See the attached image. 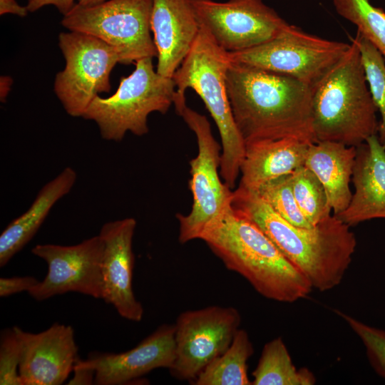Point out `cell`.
Returning <instances> with one entry per match:
<instances>
[{"instance_id":"1","label":"cell","mask_w":385,"mask_h":385,"mask_svg":"<svg viewBox=\"0 0 385 385\" xmlns=\"http://www.w3.org/2000/svg\"><path fill=\"white\" fill-rule=\"evenodd\" d=\"M226 89L245 143L296 138L316 143L312 88L292 77L230 61Z\"/></svg>"},{"instance_id":"2","label":"cell","mask_w":385,"mask_h":385,"mask_svg":"<svg viewBox=\"0 0 385 385\" xmlns=\"http://www.w3.org/2000/svg\"><path fill=\"white\" fill-rule=\"evenodd\" d=\"M232 207L257 225L313 289L330 290L342 281L356 247L350 227L331 215L311 227H297L279 216L255 191H233Z\"/></svg>"},{"instance_id":"3","label":"cell","mask_w":385,"mask_h":385,"mask_svg":"<svg viewBox=\"0 0 385 385\" xmlns=\"http://www.w3.org/2000/svg\"><path fill=\"white\" fill-rule=\"evenodd\" d=\"M200 240L227 269L243 277L265 298L292 303L313 289L263 231L232 206L203 231Z\"/></svg>"},{"instance_id":"4","label":"cell","mask_w":385,"mask_h":385,"mask_svg":"<svg viewBox=\"0 0 385 385\" xmlns=\"http://www.w3.org/2000/svg\"><path fill=\"white\" fill-rule=\"evenodd\" d=\"M312 125L317 141L357 147L378 134L377 108L356 39L312 87Z\"/></svg>"},{"instance_id":"5","label":"cell","mask_w":385,"mask_h":385,"mask_svg":"<svg viewBox=\"0 0 385 385\" xmlns=\"http://www.w3.org/2000/svg\"><path fill=\"white\" fill-rule=\"evenodd\" d=\"M230 63L228 52L200 27L191 50L173 79L178 95L185 96L188 88L196 92L216 123L222 146L220 173L232 189L240 174L246 143L236 126L227 93L225 79Z\"/></svg>"},{"instance_id":"6","label":"cell","mask_w":385,"mask_h":385,"mask_svg":"<svg viewBox=\"0 0 385 385\" xmlns=\"http://www.w3.org/2000/svg\"><path fill=\"white\" fill-rule=\"evenodd\" d=\"M175 91L173 78L155 71L153 58H142L135 62L130 75L120 78L115 93L108 98L96 96L81 118L94 121L106 140L120 142L128 131L142 136L148 132V115L166 113Z\"/></svg>"},{"instance_id":"7","label":"cell","mask_w":385,"mask_h":385,"mask_svg":"<svg viewBox=\"0 0 385 385\" xmlns=\"http://www.w3.org/2000/svg\"><path fill=\"white\" fill-rule=\"evenodd\" d=\"M177 113L194 132L198 152L190 160L189 187L192 195L190 212L178 214V240L186 243L199 239L203 231L232 206L233 191L220 179L222 146L213 137L206 116L189 108L185 96L175 94Z\"/></svg>"},{"instance_id":"8","label":"cell","mask_w":385,"mask_h":385,"mask_svg":"<svg viewBox=\"0 0 385 385\" xmlns=\"http://www.w3.org/2000/svg\"><path fill=\"white\" fill-rule=\"evenodd\" d=\"M153 0H108L92 6L76 3L63 16L68 31L94 36L114 47L121 63L157 57L150 35Z\"/></svg>"},{"instance_id":"9","label":"cell","mask_w":385,"mask_h":385,"mask_svg":"<svg viewBox=\"0 0 385 385\" xmlns=\"http://www.w3.org/2000/svg\"><path fill=\"white\" fill-rule=\"evenodd\" d=\"M58 46L66 64L56 75L53 91L69 115L82 117L99 93L110 92V74L121 57L112 46L78 31L61 33Z\"/></svg>"},{"instance_id":"10","label":"cell","mask_w":385,"mask_h":385,"mask_svg":"<svg viewBox=\"0 0 385 385\" xmlns=\"http://www.w3.org/2000/svg\"><path fill=\"white\" fill-rule=\"evenodd\" d=\"M350 43L322 38L289 24L257 46L229 53L232 62L296 78L311 88L342 57Z\"/></svg>"},{"instance_id":"11","label":"cell","mask_w":385,"mask_h":385,"mask_svg":"<svg viewBox=\"0 0 385 385\" xmlns=\"http://www.w3.org/2000/svg\"><path fill=\"white\" fill-rule=\"evenodd\" d=\"M240 322V314L232 307L213 305L180 313L174 324L175 359L170 374L192 382L228 349Z\"/></svg>"},{"instance_id":"12","label":"cell","mask_w":385,"mask_h":385,"mask_svg":"<svg viewBox=\"0 0 385 385\" xmlns=\"http://www.w3.org/2000/svg\"><path fill=\"white\" fill-rule=\"evenodd\" d=\"M200 27L229 53L260 45L289 24L262 0H190Z\"/></svg>"},{"instance_id":"13","label":"cell","mask_w":385,"mask_h":385,"mask_svg":"<svg viewBox=\"0 0 385 385\" xmlns=\"http://www.w3.org/2000/svg\"><path fill=\"white\" fill-rule=\"evenodd\" d=\"M31 253L48 266L43 281L28 292L36 300L69 292L103 299V242L99 235L73 245H36Z\"/></svg>"},{"instance_id":"14","label":"cell","mask_w":385,"mask_h":385,"mask_svg":"<svg viewBox=\"0 0 385 385\" xmlns=\"http://www.w3.org/2000/svg\"><path fill=\"white\" fill-rule=\"evenodd\" d=\"M135 227V220L126 217L106 222L98 235L103 242L102 299L112 304L122 317L140 322L143 308L132 288L135 262L132 243Z\"/></svg>"},{"instance_id":"15","label":"cell","mask_w":385,"mask_h":385,"mask_svg":"<svg viewBox=\"0 0 385 385\" xmlns=\"http://www.w3.org/2000/svg\"><path fill=\"white\" fill-rule=\"evenodd\" d=\"M15 327L21 346L19 372L22 384H62L78 358L72 327L55 323L37 334Z\"/></svg>"},{"instance_id":"16","label":"cell","mask_w":385,"mask_h":385,"mask_svg":"<svg viewBox=\"0 0 385 385\" xmlns=\"http://www.w3.org/2000/svg\"><path fill=\"white\" fill-rule=\"evenodd\" d=\"M174 325L162 324L136 346L121 353L93 352L76 362L95 371V384H129L158 368L170 369L175 359Z\"/></svg>"},{"instance_id":"17","label":"cell","mask_w":385,"mask_h":385,"mask_svg":"<svg viewBox=\"0 0 385 385\" xmlns=\"http://www.w3.org/2000/svg\"><path fill=\"white\" fill-rule=\"evenodd\" d=\"M150 29L158 52L156 71L173 78L200 30L190 0H153Z\"/></svg>"},{"instance_id":"18","label":"cell","mask_w":385,"mask_h":385,"mask_svg":"<svg viewBox=\"0 0 385 385\" xmlns=\"http://www.w3.org/2000/svg\"><path fill=\"white\" fill-rule=\"evenodd\" d=\"M352 180L354 193L351 201L335 216L349 227L385 218V148L378 135L356 147Z\"/></svg>"},{"instance_id":"19","label":"cell","mask_w":385,"mask_h":385,"mask_svg":"<svg viewBox=\"0 0 385 385\" xmlns=\"http://www.w3.org/2000/svg\"><path fill=\"white\" fill-rule=\"evenodd\" d=\"M310 144L292 138L247 143L239 186L257 191L272 180L292 174L304 165Z\"/></svg>"},{"instance_id":"20","label":"cell","mask_w":385,"mask_h":385,"mask_svg":"<svg viewBox=\"0 0 385 385\" xmlns=\"http://www.w3.org/2000/svg\"><path fill=\"white\" fill-rule=\"evenodd\" d=\"M76 178L72 168H65L41 188L27 210L5 227L0 235L1 267L33 238L53 206L71 191Z\"/></svg>"},{"instance_id":"21","label":"cell","mask_w":385,"mask_h":385,"mask_svg":"<svg viewBox=\"0 0 385 385\" xmlns=\"http://www.w3.org/2000/svg\"><path fill=\"white\" fill-rule=\"evenodd\" d=\"M356 155V147L331 141L309 145L304 163L322 183L329 205L337 215L349 205L352 192L350 180Z\"/></svg>"},{"instance_id":"22","label":"cell","mask_w":385,"mask_h":385,"mask_svg":"<svg viewBox=\"0 0 385 385\" xmlns=\"http://www.w3.org/2000/svg\"><path fill=\"white\" fill-rule=\"evenodd\" d=\"M254 353L248 333L239 329L228 349L208 364L192 382L195 385H250L247 361Z\"/></svg>"},{"instance_id":"23","label":"cell","mask_w":385,"mask_h":385,"mask_svg":"<svg viewBox=\"0 0 385 385\" xmlns=\"http://www.w3.org/2000/svg\"><path fill=\"white\" fill-rule=\"evenodd\" d=\"M252 374L253 385H313L316 383L312 371L294 366L281 337H276L265 344Z\"/></svg>"},{"instance_id":"24","label":"cell","mask_w":385,"mask_h":385,"mask_svg":"<svg viewBox=\"0 0 385 385\" xmlns=\"http://www.w3.org/2000/svg\"><path fill=\"white\" fill-rule=\"evenodd\" d=\"M337 14L354 24L385 59V12L369 0H333Z\"/></svg>"},{"instance_id":"25","label":"cell","mask_w":385,"mask_h":385,"mask_svg":"<svg viewBox=\"0 0 385 385\" xmlns=\"http://www.w3.org/2000/svg\"><path fill=\"white\" fill-rule=\"evenodd\" d=\"M292 184L298 207L312 225L331 215L324 188L309 168L304 165L297 168L292 173Z\"/></svg>"},{"instance_id":"26","label":"cell","mask_w":385,"mask_h":385,"mask_svg":"<svg viewBox=\"0 0 385 385\" xmlns=\"http://www.w3.org/2000/svg\"><path fill=\"white\" fill-rule=\"evenodd\" d=\"M359 46L369 88L381 115L378 137L385 148V59L375 46L357 31Z\"/></svg>"},{"instance_id":"27","label":"cell","mask_w":385,"mask_h":385,"mask_svg":"<svg viewBox=\"0 0 385 385\" xmlns=\"http://www.w3.org/2000/svg\"><path fill=\"white\" fill-rule=\"evenodd\" d=\"M283 219L302 227L312 225L304 217L296 202L292 184V174L272 180L255 191Z\"/></svg>"},{"instance_id":"28","label":"cell","mask_w":385,"mask_h":385,"mask_svg":"<svg viewBox=\"0 0 385 385\" xmlns=\"http://www.w3.org/2000/svg\"><path fill=\"white\" fill-rule=\"evenodd\" d=\"M363 344L374 371L385 379V330L369 325L351 316L339 313Z\"/></svg>"},{"instance_id":"29","label":"cell","mask_w":385,"mask_h":385,"mask_svg":"<svg viewBox=\"0 0 385 385\" xmlns=\"http://www.w3.org/2000/svg\"><path fill=\"white\" fill-rule=\"evenodd\" d=\"M21 354V341L16 327L3 330L0 338L1 385H23L19 372Z\"/></svg>"},{"instance_id":"30","label":"cell","mask_w":385,"mask_h":385,"mask_svg":"<svg viewBox=\"0 0 385 385\" xmlns=\"http://www.w3.org/2000/svg\"><path fill=\"white\" fill-rule=\"evenodd\" d=\"M40 281L34 277H13L0 278V297H6L16 293L29 292Z\"/></svg>"},{"instance_id":"31","label":"cell","mask_w":385,"mask_h":385,"mask_svg":"<svg viewBox=\"0 0 385 385\" xmlns=\"http://www.w3.org/2000/svg\"><path fill=\"white\" fill-rule=\"evenodd\" d=\"M74 0H28L26 6L30 12L36 11L47 6H54L63 16L68 13L75 6Z\"/></svg>"},{"instance_id":"32","label":"cell","mask_w":385,"mask_h":385,"mask_svg":"<svg viewBox=\"0 0 385 385\" xmlns=\"http://www.w3.org/2000/svg\"><path fill=\"white\" fill-rule=\"evenodd\" d=\"M73 371L74 372L73 376L67 384H95V371L93 369L81 366L76 361Z\"/></svg>"},{"instance_id":"33","label":"cell","mask_w":385,"mask_h":385,"mask_svg":"<svg viewBox=\"0 0 385 385\" xmlns=\"http://www.w3.org/2000/svg\"><path fill=\"white\" fill-rule=\"evenodd\" d=\"M28 12L27 7L19 5L16 0H0V15L10 14L24 17Z\"/></svg>"},{"instance_id":"34","label":"cell","mask_w":385,"mask_h":385,"mask_svg":"<svg viewBox=\"0 0 385 385\" xmlns=\"http://www.w3.org/2000/svg\"><path fill=\"white\" fill-rule=\"evenodd\" d=\"M13 81L10 76H3L0 78V101L5 102L11 90Z\"/></svg>"},{"instance_id":"35","label":"cell","mask_w":385,"mask_h":385,"mask_svg":"<svg viewBox=\"0 0 385 385\" xmlns=\"http://www.w3.org/2000/svg\"><path fill=\"white\" fill-rule=\"evenodd\" d=\"M81 6H92L104 2L106 0H77Z\"/></svg>"}]
</instances>
